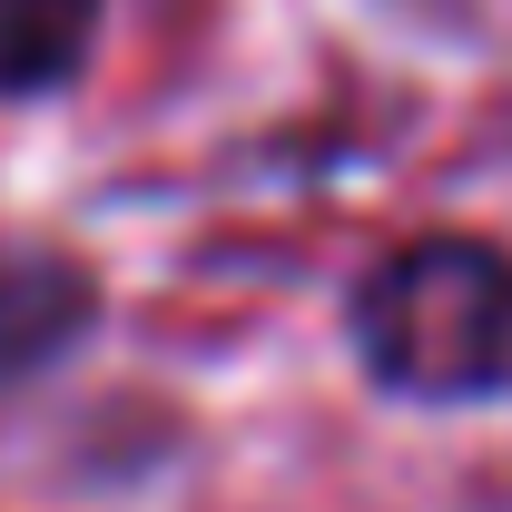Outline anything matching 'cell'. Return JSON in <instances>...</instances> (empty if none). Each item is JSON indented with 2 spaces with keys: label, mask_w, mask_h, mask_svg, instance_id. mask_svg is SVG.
<instances>
[{
  "label": "cell",
  "mask_w": 512,
  "mask_h": 512,
  "mask_svg": "<svg viewBox=\"0 0 512 512\" xmlns=\"http://www.w3.org/2000/svg\"><path fill=\"white\" fill-rule=\"evenodd\" d=\"M355 365L394 404H493L512 394V247L404 237L355 286Z\"/></svg>",
  "instance_id": "6da1fadb"
},
{
  "label": "cell",
  "mask_w": 512,
  "mask_h": 512,
  "mask_svg": "<svg viewBox=\"0 0 512 512\" xmlns=\"http://www.w3.org/2000/svg\"><path fill=\"white\" fill-rule=\"evenodd\" d=\"M99 325V276L60 247H0V394L40 384Z\"/></svg>",
  "instance_id": "7a4b0ae2"
},
{
  "label": "cell",
  "mask_w": 512,
  "mask_h": 512,
  "mask_svg": "<svg viewBox=\"0 0 512 512\" xmlns=\"http://www.w3.org/2000/svg\"><path fill=\"white\" fill-rule=\"evenodd\" d=\"M99 50V0H0V99H50Z\"/></svg>",
  "instance_id": "3957f363"
}]
</instances>
